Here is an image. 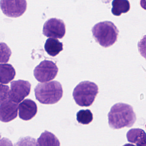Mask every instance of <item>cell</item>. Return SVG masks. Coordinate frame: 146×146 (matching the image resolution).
<instances>
[{"instance_id":"7","label":"cell","mask_w":146,"mask_h":146,"mask_svg":"<svg viewBox=\"0 0 146 146\" xmlns=\"http://www.w3.org/2000/svg\"><path fill=\"white\" fill-rule=\"evenodd\" d=\"M25 0H1L0 7L3 13L10 17L17 18L22 16L27 9Z\"/></svg>"},{"instance_id":"17","label":"cell","mask_w":146,"mask_h":146,"mask_svg":"<svg viewBox=\"0 0 146 146\" xmlns=\"http://www.w3.org/2000/svg\"><path fill=\"white\" fill-rule=\"evenodd\" d=\"M11 54V50L5 42H0V63H7Z\"/></svg>"},{"instance_id":"2","label":"cell","mask_w":146,"mask_h":146,"mask_svg":"<svg viewBox=\"0 0 146 146\" xmlns=\"http://www.w3.org/2000/svg\"><path fill=\"white\" fill-rule=\"evenodd\" d=\"M35 92L36 100L46 105L57 103L63 95L62 85L56 81L38 84L35 88Z\"/></svg>"},{"instance_id":"19","label":"cell","mask_w":146,"mask_h":146,"mask_svg":"<svg viewBox=\"0 0 146 146\" xmlns=\"http://www.w3.org/2000/svg\"><path fill=\"white\" fill-rule=\"evenodd\" d=\"M9 90V86L0 84V105L8 99Z\"/></svg>"},{"instance_id":"3","label":"cell","mask_w":146,"mask_h":146,"mask_svg":"<svg viewBox=\"0 0 146 146\" xmlns=\"http://www.w3.org/2000/svg\"><path fill=\"white\" fill-rule=\"evenodd\" d=\"M96 41L105 48L112 46L117 39L118 30L113 23L104 21L96 24L92 29Z\"/></svg>"},{"instance_id":"13","label":"cell","mask_w":146,"mask_h":146,"mask_svg":"<svg viewBox=\"0 0 146 146\" xmlns=\"http://www.w3.org/2000/svg\"><path fill=\"white\" fill-rule=\"evenodd\" d=\"M45 51L52 57H55L63 50V43L58 39L49 38L46 41L44 46Z\"/></svg>"},{"instance_id":"9","label":"cell","mask_w":146,"mask_h":146,"mask_svg":"<svg viewBox=\"0 0 146 146\" xmlns=\"http://www.w3.org/2000/svg\"><path fill=\"white\" fill-rule=\"evenodd\" d=\"M18 104L7 99L0 106V121L7 123L18 116Z\"/></svg>"},{"instance_id":"4","label":"cell","mask_w":146,"mask_h":146,"mask_svg":"<svg viewBox=\"0 0 146 146\" xmlns=\"http://www.w3.org/2000/svg\"><path fill=\"white\" fill-rule=\"evenodd\" d=\"M99 93L98 86L94 83L84 81L78 84L73 90V99L81 107H89L93 104Z\"/></svg>"},{"instance_id":"18","label":"cell","mask_w":146,"mask_h":146,"mask_svg":"<svg viewBox=\"0 0 146 146\" xmlns=\"http://www.w3.org/2000/svg\"><path fill=\"white\" fill-rule=\"evenodd\" d=\"M14 146H38V144L35 138L28 136L20 138Z\"/></svg>"},{"instance_id":"12","label":"cell","mask_w":146,"mask_h":146,"mask_svg":"<svg viewBox=\"0 0 146 146\" xmlns=\"http://www.w3.org/2000/svg\"><path fill=\"white\" fill-rule=\"evenodd\" d=\"M16 70L12 65L0 64V84H7L15 78Z\"/></svg>"},{"instance_id":"6","label":"cell","mask_w":146,"mask_h":146,"mask_svg":"<svg viewBox=\"0 0 146 146\" xmlns=\"http://www.w3.org/2000/svg\"><path fill=\"white\" fill-rule=\"evenodd\" d=\"M8 99L15 103L22 102L29 95L31 84L29 82L23 80L13 81L11 82Z\"/></svg>"},{"instance_id":"16","label":"cell","mask_w":146,"mask_h":146,"mask_svg":"<svg viewBox=\"0 0 146 146\" xmlns=\"http://www.w3.org/2000/svg\"><path fill=\"white\" fill-rule=\"evenodd\" d=\"M77 120L79 123L88 125L93 120V114L89 109L81 110L77 113Z\"/></svg>"},{"instance_id":"20","label":"cell","mask_w":146,"mask_h":146,"mask_svg":"<svg viewBox=\"0 0 146 146\" xmlns=\"http://www.w3.org/2000/svg\"><path fill=\"white\" fill-rule=\"evenodd\" d=\"M0 146H13L11 140L5 137L0 139Z\"/></svg>"},{"instance_id":"15","label":"cell","mask_w":146,"mask_h":146,"mask_svg":"<svg viewBox=\"0 0 146 146\" xmlns=\"http://www.w3.org/2000/svg\"><path fill=\"white\" fill-rule=\"evenodd\" d=\"M111 12L115 16H120L129 11L130 5L127 0H114L112 2Z\"/></svg>"},{"instance_id":"11","label":"cell","mask_w":146,"mask_h":146,"mask_svg":"<svg viewBox=\"0 0 146 146\" xmlns=\"http://www.w3.org/2000/svg\"><path fill=\"white\" fill-rule=\"evenodd\" d=\"M146 135L143 130L134 128L127 132L126 137L129 142L135 143L137 146H146Z\"/></svg>"},{"instance_id":"8","label":"cell","mask_w":146,"mask_h":146,"mask_svg":"<svg viewBox=\"0 0 146 146\" xmlns=\"http://www.w3.org/2000/svg\"><path fill=\"white\" fill-rule=\"evenodd\" d=\"M42 31L47 37L62 39L66 34L65 25L61 19L51 18L45 23Z\"/></svg>"},{"instance_id":"1","label":"cell","mask_w":146,"mask_h":146,"mask_svg":"<svg viewBox=\"0 0 146 146\" xmlns=\"http://www.w3.org/2000/svg\"><path fill=\"white\" fill-rule=\"evenodd\" d=\"M108 116L109 126L114 129L131 127L136 120L133 108L125 103L114 104L111 108Z\"/></svg>"},{"instance_id":"14","label":"cell","mask_w":146,"mask_h":146,"mask_svg":"<svg viewBox=\"0 0 146 146\" xmlns=\"http://www.w3.org/2000/svg\"><path fill=\"white\" fill-rule=\"evenodd\" d=\"M38 146H60L59 140L54 134L48 131L42 133L37 140Z\"/></svg>"},{"instance_id":"5","label":"cell","mask_w":146,"mask_h":146,"mask_svg":"<svg viewBox=\"0 0 146 146\" xmlns=\"http://www.w3.org/2000/svg\"><path fill=\"white\" fill-rule=\"evenodd\" d=\"M58 72V68L55 63L51 60H45L35 68L34 75L38 82L42 83L53 80Z\"/></svg>"},{"instance_id":"10","label":"cell","mask_w":146,"mask_h":146,"mask_svg":"<svg viewBox=\"0 0 146 146\" xmlns=\"http://www.w3.org/2000/svg\"><path fill=\"white\" fill-rule=\"evenodd\" d=\"M19 115L23 120H29L35 116L37 112V106L35 102L26 99L20 102L18 106Z\"/></svg>"},{"instance_id":"21","label":"cell","mask_w":146,"mask_h":146,"mask_svg":"<svg viewBox=\"0 0 146 146\" xmlns=\"http://www.w3.org/2000/svg\"><path fill=\"white\" fill-rule=\"evenodd\" d=\"M123 146H136L135 145H133V144H130V143H126V144H125Z\"/></svg>"}]
</instances>
